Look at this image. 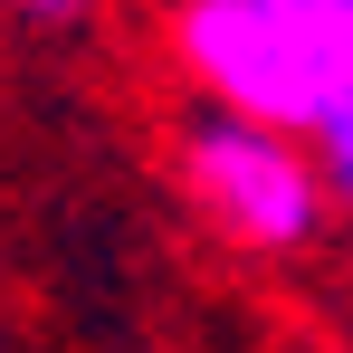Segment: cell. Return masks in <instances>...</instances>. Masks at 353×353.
<instances>
[{
	"mask_svg": "<svg viewBox=\"0 0 353 353\" xmlns=\"http://www.w3.org/2000/svg\"><path fill=\"white\" fill-rule=\"evenodd\" d=\"M163 48L201 105L315 134L353 96V0H172Z\"/></svg>",
	"mask_w": 353,
	"mask_h": 353,
	"instance_id": "6da1fadb",
	"label": "cell"
},
{
	"mask_svg": "<svg viewBox=\"0 0 353 353\" xmlns=\"http://www.w3.org/2000/svg\"><path fill=\"white\" fill-rule=\"evenodd\" d=\"M172 172L191 191V210L220 239H239L248 258H305L334 239V201L315 172V143L287 124L230 115V105H201L172 143Z\"/></svg>",
	"mask_w": 353,
	"mask_h": 353,
	"instance_id": "7a4b0ae2",
	"label": "cell"
},
{
	"mask_svg": "<svg viewBox=\"0 0 353 353\" xmlns=\"http://www.w3.org/2000/svg\"><path fill=\"white\" fill-rule=\"evenodd\" d=\"M315 172H325V201H334V230L353 239V96L334 105V115H315Z\"/></svg>",
	"mask_w": 353,
	"mask_h": 353,
	"instance_id": "3957f363",
	"label": "cell"
},
{
	"mask_svg": "<svg viewBox=\"0 0 353 353\" xmlns=\"http://www.w3.org/2000/svg\"><path fill=\"white\" fill-rule=\"evenodd\" d=\"M19 10H39V19H77L86 0H19Z\"/></svg>",
	"mask_w": 353,
	"mask_h": 353,
	"instance_id": "277c9868",
	"label": "cell"
}]
</instances>
